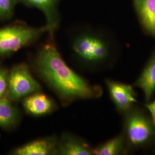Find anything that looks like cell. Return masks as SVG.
Returning <instances> with one entry per match:
<instances>
[{
  "instance_id": "8fae6325",
  "label": "cell",
  "mask_w": 155,
  "mask_h": 155,
  "mask_svg": "<svg viewBox=\"0 0 155 155\" xmlns=\"http://www.w3.org/2000/svg\"><path fill=\"white\" fill-rule=\"evenodd\" d=\"M20 109L6 98L0 100V127L6 131L16 129L21 121Z\"/></svg>"
},
{
  "instance_id": "5b68a950",
  "label": "cell",
  "mask_w": 155,
  "mask_h": 155,
  "mask_svg": "<svg viewBox=\"0 0 155 155\" xmlns=\"http://www.w3.org/2000/svg\"><path fill=\"white\" fill-rule=\"evenodd\" d=\"M155 125L152 120L139 111L127 114L125 132L127 141L133 147H140L148 143L155 134Z\"/></svg>"
},
{
  "instance_id": "277c9868",
  "label": "cell",
  "mask_w": 155,
  "mask_h": 155,
  "mask_svg": "<svg viewBox=\"0 0 155 155\" xmlns=\"http://www.w3.org/2000/svg\"><path fill=\"white\" fill-rule=\"evenodd\" d=\"M29 64L21 63L9 70V86L6 98L12 102H21L24 98L42 91V87L32 75Z\"/></svg>"
},
{
  "instance_id": "ba28073f",
  "label": "cell",
  "mask_w": 155,
  "mask_h": 155,
  "mask_svg": "<svg viewBox=\"0 0 155 155\" xmlns=\"http://www.w3.org/2000/svg\"><path fill=\"white\" fill-rule=\"evenodd\" d=\"M58 139L56 135L29 141L12 150V155H57Z\"/></svg>"
},
{
  "instance_id": "52a82bcc",
  "label": "cell",
  "mask_w": 155,
  "mask_h": 155,
  "mask_svg": "<svg viewBox=\"0 0 155 155\" xmlns=\"http://www.w3.org/2000/svg\"><path fill=\"white\" fill-rule=\"evenodd\" d=\"M24 111L30 116H45L56 110L58 106L52 98L39 91L31 94L21 101Z\"/></svg>"
},
{
  "instance_id": "7c38bea8",
  "label": "cell",
  "mask_w": 155,
  "mask_h": 155,
  "mask_svg": "<svg viewBox=\"0 0 155 155\" xmlns=\"http://www.w3.org/2000/svg\"><path fill=\"white\" fill-rule=\"evenodd\" d=\"M134 2L143 26L155 37V0H134Z\"/></svg>"
},
{
  "instance_id": "e0dca14e",
  "label": "cell",
  "mask_w": 155,
  "mask_h": 155,
  "mask_svg": "<svg viewBox=\"0 0 155 155\" xmlns=\"http://www.w3.org/2000/svg\"><path fill=\"white\" fill-rule=\"evenodd\" d=\"M147 108L150 111L152 117V122H153V125L155 126V100L146 105Z\"/></svg>"
},
{
  "instance_id": "4fadbf2b",
  "label": "cell",
  "mask_w": 155,
  "mask_h": 155,
  "mask_svg": "<svg viewBox=\"0 0 155 155\" xmlns=\"http://www.w3.org/2000/svg\"><path fill=\"white\" fill-rule=\"evenodd\" d=\"M136 86L143 90L145 100L149 101L155 91V53L144 68Z\"/></svg>"
},
{
  "instance_id": "30bf717a",
  "label": "cell",
  "mask_w": 155,
  "mask_h": 155,
  "mask_svg": "<svg viewBox=\"0 0 155 155\" xmlns=\"http://www.w3.org/2000/svg\"><path fill=\"white\" fill-rule=\"evenodd\" d=\"M57 150L58 155H93V148L84 140L69 132L58 137Z\"/></svg>"
},
{
  "instance_id": "2e32d148",
  "label": "cell",
  "mask_w": 155,
  "mask_h": 155,
  "mask_svg": "<svg viewBox=\"0 0 155 155\" xmlns=\"http://www.w3.org/2000/svg\"><path fill=\"white\" fill-rule=\"evenodd\" d=\"M9 70L0 63V100L6 98L9 86Z\"/></svg>"
},
{
  "instance_id": "8992f818",
  "label": "cell",
  "mask_w": 155,
  "mask_h": 155,
  "mask_svg": "<svg viewBox=\"0 0 155 155\" xmlns=\"http://www.w3.org/2000/svg\"><path fill=\"white\" fill-rule=\"evenodd\" d=\"M17 3L29 8H35L41 12L46 20L45 26L48 28L50 35H55L59 28L61 16L59 6L61 0H16Z\"/></svg>"
},
{
  "instance_id": "7a4b0ae2",
  "label": "cell",
  "mask_w": 155,
  "mask_h": 155,
  "mask_svg": "<svg viewBox=\"0 0 155 155\" xmlns=\"http://www.w3.org/2000/svg\"><path fill=\"white\" fill-rule=\"evenodd\" d=\"M69 44L72 60L81 68L98 69L107 66L110 61V45L100 33L90 30H72L69 34Z\"/></svg>"
},
{
  "instance_id": "5bb4252c",
  "label": "cell",
  "mask_w": 155,
  "mask_h": 155,
  "mask_svg": "<svg viewBox=\"0 0 155 155\" xmlns=\"http://www.w3.org/2000/svg\"><path fill=\"white\" fill-rule=\"evenodd\" d=\"M124 143V138L121 135L101 144L93 148V155H116L121 153Z\"/></svg>"
},
{
  "instance_id": "6da1fadb",
  "label": "cell",
  "mask_w": 155,
  "mask_h": 155,
  "mask_svg": "<svg viewBox=\"0 0 155 155\" xmlns=\"http://www.w3.org/2000/svg\"><path fill=\"white\" fill-rule=\"evenodd\" d=\"M29 66L63 106L77 100L97 98L102 94L100 86L90 84L67 64L57 48L55 35H48L31 56Z\"/></svg>"
},
{
  "instance_id": "3957f363",
  "label": "cell",
  "mask_w": 155,
  "mask_h": 155,
  "mask_svg": "<svg viewBox=\"0 0 155 155\" xmlns=\"http://www.w3.org/2000/svg\"><path fill=\"white\" fill-rule=\"evenodd\" d=\"M48 32L45 25L34 27L21 21L0 28V59L8 58L22 48L32 45Z\"/></svg>"
},
{
  "instance_id": "9c48e42d",
  "label": "cell",
  "mask_w": 155,
  "mask_h": 155,
  "mask_svg": "<svg viewBox=\"0 0 155 155\" xmlns=\"http://www.w3.org/2000/svg\"><path fill=\"white\" fill-rule=\"evenodd\" d=\"M106 84L111 98L118 110L127 111L134 103L137 102L135 92L131 85L111 79H106Z\"/></svg>"
},
{
  "instance_id": "9a60e30c",
  "label": "cell",
  "mask_w": 155,
  "mask_h": 155,
  "mask_svg": "<svg viewBox=\"0 0 155 155\" xmlns=\"http://www.w3.org/2000/svg\"><path fill=\"white\" fill-rule=\"evenodd\" d=\"M16 0H0V20L11 18L14 14Z\"/></svg>"
}]
</instances>
